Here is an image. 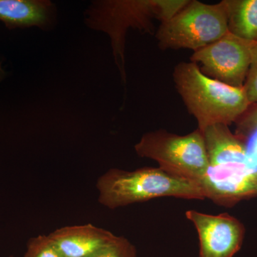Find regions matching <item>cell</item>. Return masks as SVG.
<instances>
[{"label":"cell","mask_w":257,"mask_h":257,"mask_svg":"<svg viewBox=\"0 0 257 257\" xmlns=\"http://www.w3.org/2000/svg\"><path fill=\"white\" fill-rule=\"evenodd\" d=\"M8 257H15V256H13V255H11V256H8Z\"/></svg>","instance_id":"17"},{"label":"cell","mask_w":257,"mask_h":257,"mask_svg":"<svg viewBox=\"0 0 257 257\" xmlns=\"http://www.w3.org/2000/svg\"><path fill=\"white\" fill-rule=\"evenodd\" d=\"M98 202L114 210L131 204L162 197L205 199L197 182L173 175L160 167L133 171L112 168L96 180Z\"/></svg>","instance_id":"2"},{"label":"cell","mask_w":257,"mask_h":257,"mask_svg":"<svg viewBox=\"0 0 257 257\" xmlns=\"http://www.w3.org/2000/svg\"><path fill=\"white\" fill-rule=\"evenodd\" d=\"M228 32L226 0L212 5L189 0L175 16L160 24L155 37L160 50L187 49L196 52Z\"/></svg>","instance_id":"4"},{"label":"cell","mask_w":257,"mask_h":257,"mask_svg":"<svg viewBox=\"0 0 257 257\" xmlns=\"http://www.w3.org/2000/svg\"><path fill=\"white\" fill-rule=\"evenodd\" d=\"M243 89L251 105L257 104V42H253L251 64Z\"/></svg>","instance_id":"15"},{"label":"cell","mask_w":257,"mask_h":257,"mask_svg":"<svg viewBox=\"0 0 257 257\" xmlns=\"http://www.w3.org/2000/svg\"><path fill=\"white\" fill-rule=\"evenodd\" d=\"M173 80L198 128L209 125L236 123L251 106L243 88H236L205 75L194 62L176 65Z\"/></svg>","instance_id":"3"},{"label":"cell","mask_w":257,"mask_h":257,"mask_svg":"<svg viewBox=\"0 0 257 257\" xmlns=\"http://www.w3.org/2000/svg\"><path fill=\"white\" fill-rule=\"evenodd\" d=\"M185 216L194 225L199 239L198 257H234L241 249L246 229L228 213L209 214L187 210Z\"/></svg>","instance_id":"7"},{"label":"cell","mask_w":257,"mask_h":257,"mask_svg":"<svg viewBox=\"0 0 257 257\" xmlns=\"http://www.w3.org/2000/svg\"><path fill=\"white\" fill-rule=\"evenodd\" d=\"M23 257H65L49 235H38L29 239Z\"/></svg>","instance_id":"13"},{"label":"cell","mask_w":257,"mask_h":257,"mask_svg":"<svg viewBox=\"0 0 257 257\" xmlns=\"http://www.w3.org/2000/svg\"><path fill=\"white\" fill-rule=\"evenodd\" d=\"M209 167L247 165L257 166L248 145L230 130L229 125H209L202 130Z\"/></svg>","instance_id":"8"},{"label":"cell","mask_w":257,"mask_h":257,"mask_svg":"<svg viewBox=\"0 0 257 257\" xmlns=\"http://www.w3.org/2000/svg\"><path fill=\"white\" fill-rule=\"evenodd\" d=\"M135 150L139 157L155 160L162 170L197 184L209 168L204 136L198 128L186 135L165 130L149 132Z\"/></svg>","instance_id":"5"},{"label":"cell","mask_w":257,"mask_h":257,"mask_svg":"<svg viewBox=\"0 0 257 257\" xmlns=\"http://www.w3.org/2000/svg\"><path fill=\"white\" fill-rule=\"evenodd\" d=\"M229 32L257 42V0H226Z\"/></svg>","instance_id":"11"},{"label":"cell","mask_w":257,"mask_h":257,"mask_svg":"<svg viewBox=\"0 0 257 257\" xmlns=\"http://www.w3.org/2000/svg\"><path fill=\"white\" fill-rule=\"evenodd\" d=\"M235 124V135L247 145L253 143L250 152L257 162V104L250 106Z\"/></svg>","instance_id":"12"},{"label":"cell","mask_w":257,"mask_h":257,"mask_svg":"<svg viewBox=\"0 0 257 257\" xmlns=\"http://www.w3.org/2000/svg\"><path fill=\"white\" fill-rule=\"evenodd\" d=\"M189 0H102L93 2L84 13L89 28L106 33L110 38L111 50L120 78L126 84L125 48L130 29L154 34L152 20L161 23L175 16Z\"/></svg>","instance_id":"1"},{"label":"cell","mask_w":257,"mask_h":257,"mask_svg":"<svg viewBox=\"0 0 257 257\" xmlns=\"http://www.w3.org/2000/svg\"><path fill=\"white\" fill-rule=\"evenodd\" d=\"M57 20V8L49 0H0V21L7 28L36 27L50 30Z\"/></svg>","instance_id":"10"},{"label":"cell","mask_w":257,"mask_h":257,"mask_svg":"<svg viewBox=\"0 0 257 257\" xmlns=\"http://www.w3.org/2000/svg\"><path fill=\"white\" fill-rule=\"evenodd\" d=\"M5 75V71L2 68L1 63H0V82L3 80Z\"/></svg>","instance_id":"16"},{"label":"cell","mask_w":257,"mask_h":257,"mask_svg":"<svg viewBox=\"0 0 257 257\" xmlns=\"http://www.w3.org/2000/svg\"><path fill=\"white\" fill-rule=\"evenodd\" d=\"M89 257H138V250L124 236H116L110 243Z\"/></svg>","instance_id":"14"},{"label":"cell","mask_w":257,"mask_h":257,"mask_svg":"<svg viewBox=\"0 0 257 257\" xmlns=\"http://www.w3.org/2000/svg\"><path fill=\"white\" fill-rule=\"evenodd\" d=\"M253 42L231 32L194 52L191 62L211 79L236 88H243L250 64Z\"/></svg>","instance_id":"6"},{"label":"cell","mask_w":257,"mask_h":257,"mask_svg":"<svg viewBox=\"0 0 257 257\" xmlns=\"http://www.w3.org/2000/svg\"><path fill=\"white\" fill-rule=\"evenodd\" d=\"M48 235L65 257L90 256L116 236L92 224L63 226Z\"/></svg>","instance_id":"9"}]
</instances>
